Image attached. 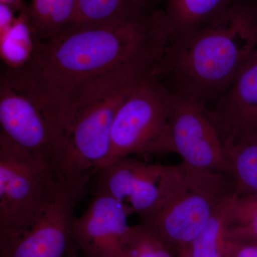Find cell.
Listing matches in <instances>:
<instances>
[{
  "instance_id": "cell-1",
  "label": "cell",
  "mask_w": 257,
  "mask_h": 257,
  "mask_svg": "<svg viewBox=\"0 0 257 257\" xmlns=\"http://www.w3.org/2000/svg\"><path fill=\"white\" fill-rule=\"evenodd\" d=\"M170 38L163 10L140 20L72 25L35 41L27 66L55 89L69 109L82 88L138 64L160 63Z\"/></svg>"
},
{
  "instance_id": "cell-20",
  "label": "cell",
  "mask_w": 257,
  "mask_h": 257,
  "mask_svg": "<svg viewBox=\"0 0 257 257\" xmlns=\"http://www.w3.org/2000/svg\"><path fill=\"white\" fill-rule=\"evenodd\" d=\"M121 257H173L170 248L143 224L132 226Z\"/></svg>"
},
{
  "instance_id": "cell-17",
  "label": "cell",
  "mask_w": 257,
  "mask_h": 257,
  "mask_svg": "<svg viewBox=\"0 0 257 257\" xmlns=\"http://www.w3.org/2000/svg\"><path fill=\"white\" fill-rule=\"evenodd\" d=\"M226 148L234 192L239 196H257V132L235 140Z\"/></svg>"
},
{
  "instance_id": "cell-3",
  "label": "cell",
  "mask_w": 257,
  "mask_h": 257,
  "mask_svg": "<svg viewBox=\"0 0 257 257\" xmlns=\"http://www.w3.org/2000/svg\"><path fill=\"white\" fill-rule=\"evenodd\" d=\"M149 74L145 66L127 67L82 88L71 98L67 141L57 168L61 182L92 179L109 156L111 128L120 105Z\"/></svg>"
},
{
  "instance_id": "cell-4",
  "label": "cell",
  "mask_w": 257,
  "mask_h": 257,
  "mask_svg": "<svg viewBox=\"0 0 257 257\" xmlns=\"http://www.w3.org/2000/svg\"><path fill=\"white\" fill-rule=\"evenodd\" d=\"M67 107L28 66L0 77V134L55 169L67 141Z\"/></svg>"
},
{
  "instance_id": "cell-24",
  "label": "cell",
  "mask_w": 257,
  "mask_h": 257,
  "mask_svg": "<svg viewBox=\"0 0 257 257\" xmlns=\"http://www.w3.org/2000/svg\"><path fill=\"white\" fill-rule=\"evenodd\" d=\"M177 257H188L186 256V255L183 254V253H179L177 254Z\"/></svg>"
},
{
  "instance_id": "cell-7",
  "label": "cell",
  "mask_w": 257,
  "mask_h": 257,
  "mask_svg": "<svg viewBox=\"0 0 257 257\" xmlns=\"http://www.w3.org/2000/svg\"><path fill=\"white\" fill-rule=\"evenodd\" d=\"M55 169L0 134V236L26 226L55 197Z\"/></svg>"
},
{
  "instance_id": "cell-5",
  "label": "cell",
  "mask_w": 257,
  "mask_h": 257,
  "mask_svg": "<svg viewBox=\"0 0 257 257\" xmlns=\"http://www.w3.org/2000/svg\"><path fill=\"white\" fill-rule=\"evenodd\" d=\"M173 97L156 69L139 81L116 112L110 152L101 167L133 155L175 154L170 135Z\"/></svg>"
},
{
  "instance_id": "cell-11",
  "label": "cell",
  "mask_w": 257,
  "mask_h": 257,
  "mask_svg": "<svg viewBox=\"0 0 257 257\" xmlns=\"http://www.w3.org/2000/svg\"><path fill=\"white\" fill-rule=\"evenodd\" d=\"M82 215L75 216L73 236L76 247L86 257H121L131 226L126 208L114 198L95 193Z\"/></svg>"
},
{
  "instance_id": "cell-8",
  "label": "cell",
  "mask_w": 257,
  "mask_h": 257,
  "mask_svg": "<svg viewBox=\"0 0 257 257\" xmlns=\"http://www.w3.org/2000/svg\"><path fill=\"white\" fill-rule=\"evenodd\" d=\"M185 167L143 162L132 157L111 162L91 179L93 194H108L124 206L128 214L143 219L156 210L178 188Z\"/></svg>"
},
{
  "instance_id": "cell-19",
  "label": "cell",
  "mask_w": 257,
  "mask_h": 257,
  "mask_svg": "<svg viewBox=\"0 0 257 257\" xmlns=\"http://www.w3.org/2000/svg\"><path fill=\"white\" fill-rule=\"evenodd\" d=\"M233 236L236 241L257 244V196L231 197Z\"/></svg>"
},
{
  "instance_id": "cell-18",
  "label": "cell",
  "mask_w": 257,
  "mask_h": 257,
  "mask_svg": "<svg viewBox=\"0 0 257 257\" xmlns=\"http://www.w3.org/2000/svg\"><path fill=\"white\" fill-rule=\"evenodd\" d=\"M27 7L20 12L13 26L0 32V54L5 67L18 69L31 60L35 39L28 23Z\"/></svg>"
},
{
  "instance_id": "cell-13",
  "label": "cell",
  "mask_w": 257,
  "mask_h": 257,
  "mask_svg": "<svg viewBox=\"0 0 257 257\" xmlns=\"http://www.w3.org/2000/svg\"><path fill=\"white\" fill-rule=\"evenodd\" d=\"M232 194L225 198L218 205L202 231L187 247L181 250L177 254L183 253L188 257L229 256L237 241L232 232Z\"/></svg>"
},
{
  "instance_id": "cell-14",
  "label": "cell",
  "mask_w": 257,
  "mask_h": 257,
  "mask_svg": "<svg viewBox=\"0 0 257 257\" xmlns=\"http://www.w3.org/2000/svg\"><path fill=\"white\" fill-rule=\"evenodd\" d=\"M164 0H79L72 25L140 20L155 14ZM69 28V27H68Z\"/></svg>"
},
{
  "instance_id": "cell-12",
  "label": "cell",
  "mask_w": 257,
  "mask_h": 257,
  "mask_svg": "<svg viewBox=\"0 0 257 257\" xmlns=\"http://www.w3.org/2000/svg\"><path fill=\"white\" fill-rule=\"evenodd\" d=\"M226 145L257 132V48L231 87L207 106Z\"/></svg>"
},
{
  "instance_id": "cell-6",
  "label": "cell",
  "mask_w": 257,
  "mask_h": 257,
  "mask_svg": "<svg viewBox=\"0 0 257 257\" xmlns=\"http://www.w3.org/2000/svg\"><path fill=\"white\" fill-rule=\"evenodd\" d=\"M183 164L185 172L178 188L141 219V224L177 254L202 231L218 205L234 192L227 175Z\"/></svg>"
},
{
  "instance_id": "cell-9",
  "label": "cell",
  "mask_w": 257,
  "mask_h": 257,
  "mask_svg": "<svg viewBox=\"0 0 257 257\" xmlns=\"http://www.w3.org/2000/svg\"><path fill=\"white\" fill-rule=\"evenodd\" d=\"M89 183L61 182L55 197L35 219L0 236V256L68 257L74 252V211Z\"/></svg>"
},
{
  "instance_id": "cell-15",
  "label": "cell",
  "mask_w": 257,
  "mask_h": 257,
  "mask_svg": "<svg viewBox=\"0 0 257 257\" xmlns=\"http://www.w3.org/2000/svg\"><path fill=\"white\" fill-rule=\"evenodd\" d=\"M233 0H165L163 10L170 42L200 28Z\"/></svg>"
},
{
  "instance_id": "cell-16",
  "label": "cell",
  "mask_w": 257,
  "mask_h": 257,
  "mask_svg": "<svg viewBox=\"0 0 257 257\" xmlns=\"http://www.w3.org/2000/svg\"><path fill=\"white\" fill-rule=\"evenodd\" d=\"M79 0H31L28 23L35 41L57 36L73 23Z\"/></svg>"
},
{
  "instance_id": "cell-2",
  "label": "cell",
  "mask_w": 257,
  "mask_h": 257,
  "mask_svg": "<svg viewBox=\"0 0 257 257\" xmlns=\"http://www.w3.org/2000/svg\"><path fill=\"white\" fill-rule=\"evenodd\" d=\"M257 48V0H233L200 28L170 42L156 73L172 92L217 101Z\"/></svg>"
},
{
  "instance_id": "cell-22",
  "label": "cell",
  "mask_w": 257,
  "mask_h": 257,
  "mask_svg": "<svg viewBox=\"0 0 257 257\" xmlns=\"http://www.w3.org/2000/svg\"><path fill=\"white\" fill-rule=\"evenodd\" d=\"M1 4L8 5L15 13L23 11L28 7L25 0H0Z\"/></svg>"
},
{
  "instance_id": "cell-23",
  "label": "cell",
  "mask_w": 257,
  "mask_h": 257,
  "mask_svg": "<svg viewBox=\"0 0 257 257\" xmlns=\"http://www.w3.org/2000/svg\"><path fill=\"white\" fill-rule=\"evenodd\" d=\"M68 257H79L78 256H77V254L75 253V251H74V252L71 253L69 255Z\"/></svg>"
},
{
  "instance_id": "cell-21",
  "label": "cell",
  "mask_w": 257,
  "mask_h": 257,
  "mask_svg": "<svg viewBox=\"0 0 257 257\" xmlns=\"http://www.w3.org/2000/svg\"><path fill=\"white\" fill-rule=\"evenodd\" d=\"M228 257H257V244L237 241Z\"/></svg>"
},
{
  "instance_id": "cell-10",
  "label": "cell",
  "mask_w": 257,
  "mask_h": 257,
  "mask_svg": "<svg viewBox=\"0 0 257 257\" xmlns=\"http://www.w3.org/2000/svg\"><path fill=\"white\" fill-rule=\"evenodd\" d=\"M170 135L175 154L182 157V162L229 177L226 143L205 104L174 92Z\"/></svg>"
}]
</instances>
